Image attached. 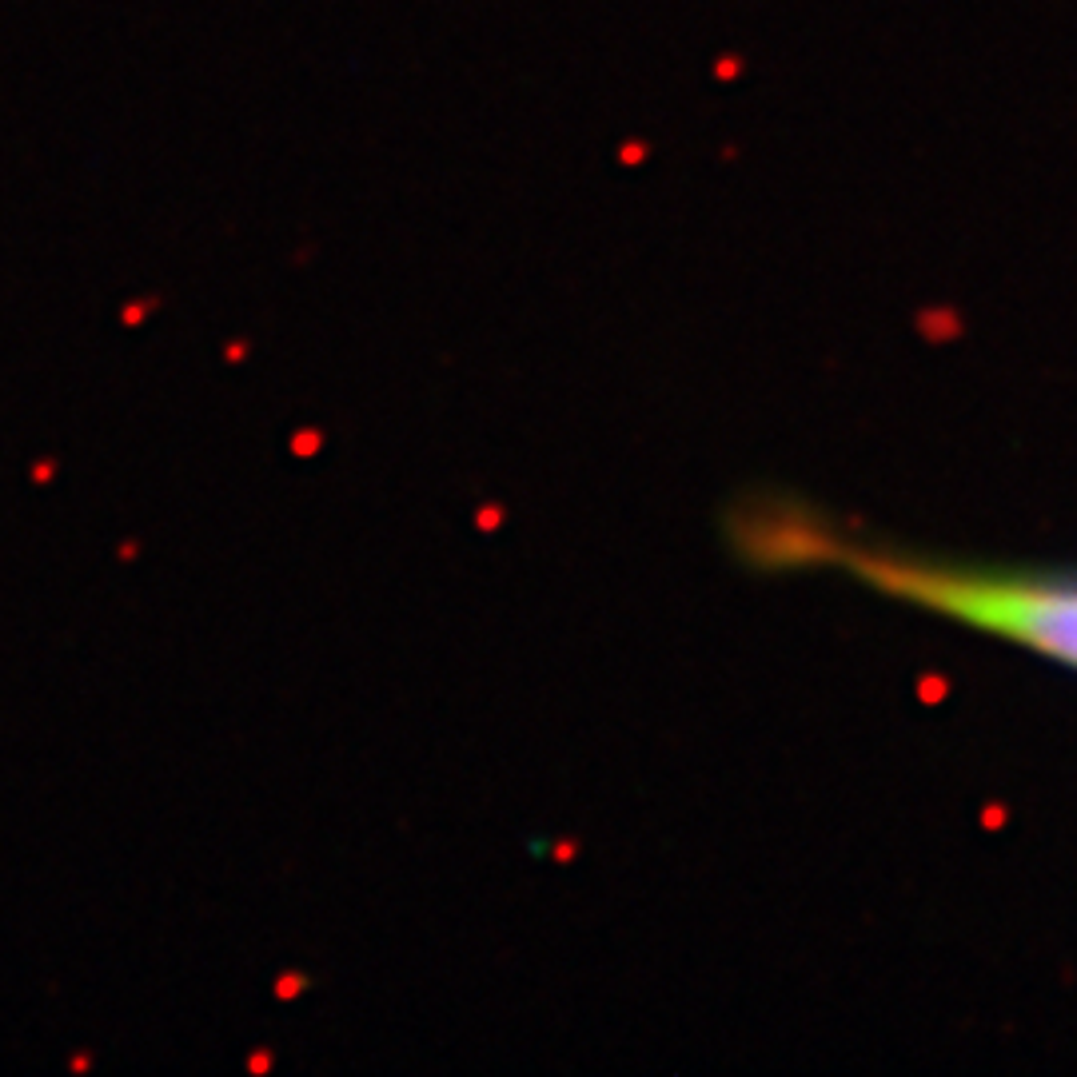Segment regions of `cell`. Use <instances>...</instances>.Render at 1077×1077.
Instances as JSON below:
<instances>
[{
	"mask_svg": "<svg viewBox=\"0 0 1077 1077\" xmlns=\"http://www.w3.org/2000/svg\"><path fill=\"white\" fill-rule=\"evenodd\" d=\"M778 539L802 543L798 551L802 563L842 567L890 599L914 603L962 627L1010 639L1034 655L1077 667V583L938 567V563L902 559L890 551H862V547L834 543L810 531H790Z\"/></svg>",
	"mask_w": 1077,
	"mask_h": 1077,
	"instance_id": "6da1fadb",
	"label": "cell"
}]
</instances>
